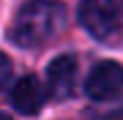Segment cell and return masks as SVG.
Listing matches in <instances>:
<instances>
[{
  "label": "cell",
  "mask_w": 123,
  "mask_h": 120,
  "mask_svg": "<svg viewBox=\"0 0 123 120\" xmlns=\"http://www.w3.org/2000/svg\"><path fill=\"white\" fill-rule=\"evenodd\" d=\"M66 27V8L55 0H33L14 19L11 38L19 46H41Z\"/></svg>",
  "instance_id": "cell-1"
},
{
  "label": "cell",
  "mask_w": 123,
  "mask_h": 120,
  "mask_svg": "<svg viewBox=\"0 0 123 120\" xmlns=\"http://www.w3.org/2000/svg\"><path fill=\"white\" fill-rule=\"evenodd\" d=\"M79 22L93 38H107L118 27L115 0H79Z\"/></svg>",
  "instance_id": "cell-2"
},
{
  "label": "cell",
  "mask_w": 123,
  "mask_h": 120,
  "mask_svg": "<svg viewBox=\"0 0 123 120\" xmlns=\"http://www.w3.org/2000/svg\"><path fill=\"white\" fill-rule=\"evenodd\" d=\"M85 90L96 101H110V98L120 96V90H123V66L112 63V60L98 63L90 71L88 82H85Z\"/></svg>",
  "instance_id": "cell-3"
},
{
  "label": "cell",
  "mask_w": 123,
  "mask_h": 120,
  "mask_svg": "<svg viewBox=\"0 0 123 120\" xmlns=\"http://www.w3.org/2000/svg\"><path fill=\"white\" fill-rule=\"evenodd\" d=\"M44 101H47V93H44V87H41V82L36 76H22L11 87V104L22 115H36L44 107Z\"/></svg>",
  "instance_id": "cell-4"
},
{
  "label": "cell",
  "mask_w": 123,
  "mask_h": 120,
  "mask_svg": "<svg viewBox=\"0 0 123 120\" xmlns=\"http://www.w3.org/2000/svg\"><path fill=\"white\" fill-rule=\"evenodd\" d=\"M74 79H77V60L71 57V55H60V57H55L52 63H49V68H47V82H49L52 96H57V98L71 96V90H74Z\"/></svg>",
  "instance_id": "cell-5"
},
{
  "label": "cell",
  "mask_w": 123,
  "mask_h": 120,
  "mask_svg": "<svg viewBox=\"0 0 123 120\" xmlns=\"http://www.w3.org/2000/svg\"><path fill=\"white\" fill-rule=\"evenodd\" d=\"M11 71H14V68H11V60L6 57L3 52H0V90H3L6 85L11 82Z\"/></svg>",
  "instance_id": "cell-6"
},
{
  "label": "cell",
  "mask_w": 123,
  "mask_h": 120,
  "mask_svg": "<svg viewBox=\"0 0 123 120\" xmlns=\"http://www.w3.org/2000/svg\"><path fill=\"white\" fill-rule=\"evenodd\" d=\"M104 120H123V107H118L115 112H110V115H107Z\"/></svg>",
  "instance_id": "cell-7"
},
{
  "label": "cell",
  "mask_w": 123,
  "mask_h": 120,
  "mask_svg": "<svg viewBox=\"0 0 123 120\" xmlns=\"http://www.w3.org/2000/svg\"><path fill=\"white\" fill-rule=\"evenodd\" d=\"M0 120H11V117H8V115H3V112H0Z\"/></svg>",
  "instance_id": "cell-8"
}]
</instances>
